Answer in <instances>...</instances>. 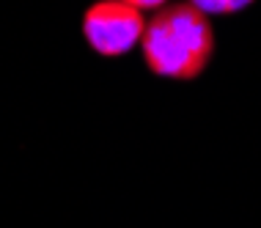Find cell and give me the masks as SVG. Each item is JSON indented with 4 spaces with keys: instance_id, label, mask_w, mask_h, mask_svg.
Wrapping results in <instances>:
<instances>
[{
    "instance_id": "1",
    "label": "cell",
    "mask_w": 261,
    "mask_h": 228,
    "mask_svg": "<svg viewBox=\"0 0 261 228\" xmlns=\"http://www.w3.org/2000/svg\"><path fill=\"white\" fill-rule=\"evenodd\" d=\"M140 47L154 74L190 80L206 66L215 47V33L201 11L181 3L154 14L151 22H146Z\"/></svg>"
},
{
    "instance_id": "2",
    "label": "cell",
    "mask_w": 261,
    "mask_h": 228,
    "mask_svg": "<svg viewBox=\"0 0 261 228\" xmlns=\"http://www.w3.org/2000/svg\"><path fill=\"white\" fill-rule=\"evenodd\" d=\"M146 31L143 14L121 0H102V3L91 6L83 17V33H86L88 44L99 55H124L135 44H140Z\"/></svg>"
},
{
    "instance_id": "3",
    "label": "cell",
    "mask_w": 261,
    "mask_h": 228,
    "mask_svg": "<svg viewBox=\"0 0 261 228\" xmlns=\"http://www.w3.org/2000/svg\"><path fill=\"white\" fill-rule=\"evenodd\" d=\"M253 0H190L195 11H201L203 17H220V14H237L248 9Z\"/></svg>"
},
{
    "instance_id": "4",
    "label": "cell",
    "mask_w": 261,
    "mask_h": 228,
    "mask_svg": "<svg viewBox=\"0 0 261 228\" xmlns=\"http://www.w3.org/2000/svg\"><path fill=\"white\" fill-rule=\"evenodd\" d=\"M121 3L132 6V9H138L140 14H143V11H154V9H162V6L168 3V0H121Z\"/></svg>"
}]
</instances>
